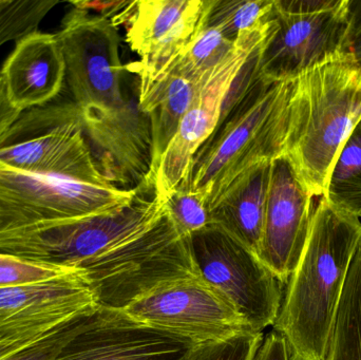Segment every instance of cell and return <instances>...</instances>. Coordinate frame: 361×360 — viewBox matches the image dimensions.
Here are the masks:
<instances>
[{
    "instance_id": "obj_12",
    "label": "cell",
    "mask_w": 361,
    "mask_h": 360,
    "mask_svg": "<svg viewBox=\"0 0 361 360\" xmlns=\"http://www.w3.org/2000/svg\"><path fill=\"white\" fill-rule=\"evenodd\" d=\"M205 0H139L111 18L124 25L139 61L125 66L139 80L140 99L171 71L197 33Z\"/></svg>"
},
{
    "instance_id": "obj_6",
    "label": "cell",
    "mask_w": 361,
    "mask_h": 360,
    "mask_svg": "<svg viewBox=\"0 0 361 360\" xmlns=\"http://www.w3.org/2000/svg\"><path fill=\"white\" fill-rule=\"evenodd\" d=\"M154 180L139 185L133 202L112 213L40 224L0 236V252L63 268H78L154 225L164 213Z\"/></svg>"
},
{
    "instance_id": "obj_25",
    "label": "cell",
    "mask_w": 361,
    "mask_h": 360,
    "mask_svg": "<svg viewBox=\"0 0 361 360\" xmlns=\"http://www.w3.org/2000/svg\"><path fill=\"white\" fill-rule=\"evenodd\" d=\"M76 271V268L40 263L0 252V289L54 280Z\"/></svg>"
},
{
    "instance_id": "obj_28",
    "label": "cell",
    "mask_w": 361,
    "mask_h": 360,
    "mask_svg": "<svg viewBox=\"0 0 361 360\" xmlns=\"http://www.w3.org/2000/svg\"><path fill=\"white\" fill-rule=\"evenodd\" d=\"M21 113L23 111L11 101L6 82L0 73V144Z\"/></svg>"
},
{
    "instance_id": "obj_22",
    "label": "cell",
    "mask_w": 361,
    "mask_h": 360,
    "mask_svg": "<svg viewBox=\"0 0 361 360\" xmlns=\"http://www.w3.org/2000/svg\"><path fill=\"white\" fill-rule=\"evenodd\" d=\"M76 315L49 331L0 329V360L54 359L71 334Z\"/></svg>"
},
{
    "instance_id": "obj_9",
    "label": "cell",
    "mask_w": 361,
    "mask_h": 360,
    "mask_svg": "<svg viewBox=\"0 0 361 360\" xmlns=\"http://www.w3.org/2000/svg\"><path fill=\"white\" fill-rule=\"evenodd\" d=\"M131 190L19 170L0 162V236L40 224L112 213L133 202Z\"/></svg>"
},
{
    "instance_id": "obj_14",
    "label": "cell",
    "mask_w": 361,
    "mask_h": 360,
    "mask_svg": "<svg viewBox=\"0 0 361 360\" xmlns=\"http://www.w3.org/2000/svg\"><path fill=\"white\" fill-rule=\"evenodd\" d=\"M124 311L140 323L197 346L255 333L233 306L200 277L161 287Z\"/></svg>"
},
{
    "instance_id": "obj_17",
    "label": "cell",
    "mask_w": 361,
    "mask_h": 360,
    "mask_svg": "<svg viewBox=\"0 0 361 360\" xmlns=\"http://www.w3.org/2000/svg\"><path fill=\"white\" fill-rule=\"evenodd\" d=\"M0 73L11 101L20 111L52 101L66 80L65 61L56 35L36 32L19 40Z\"/></svg>"
},
{
    "instance_id": "obj_5",
    "label": "cell",
    "mask_w": 361,
    "mask_h": 360,
    "mask_svg": "<svg viewBox=\"0 0 361 360\" xmlns=\"http://www.w3.org/2000/svg\"><path fill=\"white\" fill-rule=\"evenodd\" d=\"M76 268L95 304L118 310L161 287L199 278L187 238L166 211L145 232Z\"/></svg>"
},
{
    "instance_id": "obj_30",
    "label": "cell",
    "mask_w": 361,
    "mask_h": 360,
    "mask_svg": "<svg viewBox=\"0 0 361 360\" xmlns=\"http://www.w3.org/2000/svg\"><path fill=\"white\" fill-rule=\"evenodd\" d=\"M254 360H290L286 340L273 331L263 340Z\"/></svg>"
},
{
    "instance_id": "obj_4",
    "label": "cell",
    "mask_w": 361,
    "mask_h": 360,
    "mask_svg": "<svg viewBox=\"0 0 361 360\" xmlns=\"http://www.w3.org/2000/svg\"><path fill=\"white\" fill-rule=\"evenodd\" d=\"M361 120V68L353 55L295 80L286 156L322 197L337 154Z\"/></svg>"
},
{
    "instance_id": "obj_29",
    "label": "cell",
    "mask_w": 361,
    "mask_h": 360,
    "mask_svg": "<svg viewBox=\"0 0 361 360\" xmlns=\"http://www.w3.org/2000/svg\"><path fill=\"white\" fill-rule=\"evenodd\" d=\"M130 2L128 0H110V1L84 0V1H70V4L78 10L86 11V12L111 19L123 12L130 4Z\"/></svg>"
},
{
    "instance_id": "obj_2",
    "label": "cell",
    "mask_w": 361,
    "mask_h": 360,
    "mask_svg": "<svg viewBox=\"0 0 361 360\" xmlns=\"http://www.w3.org/2000/svg\"><path fill=\"white\" fill-rule=\"evenodd\" d=\"M55 35L91 147L118 145L149 132L150 118L140 107V92H125L122 39L111 19L73 8Z\"/></svg>"
},
{
    "instance_id": "obj_24",
    "label": "cell",
    "mask_w": 361,
    "mask_h": 360,
    "mask_svg": "<svg viewBox=\"0 0 361 360\" xmlns=\"http://www.w3.org/2000/svg\"><path fill=\"white\" fill-rule=\"evenodd\" d=\"M59 0H0V46L38 32L46 15Z\"/></svg>"
},
{
    "instance_id": "obj_1",
    "label": "cell",
    "mask_w": 361,
    "mask_h": 360,
    "mask_svg": "<svg viewBox=\"0 0 361 360\" xmlns=\"http://www.w3.org/2000/svg\"><path fill=\"white\" fill-rule=\"evenodd\" d=\"M361 245V221L332 206L316 205L311 232L286 283L274 331L286 340L290 360H324L352 261Z\"/></svg>"
},
{
    "instance_id": "obj_18",
    "label": "cell",
    "mask_w": 361,
    "mask_h": 360,
    "mask_svg": "<svg viewBox=\"0 0 361 360\" xmlns=\"http://www.w3.org/2000/svg\"><path fill=\"white\" fill-rule=\"evenodd\" d=\"M271 162H261L239 175L209 209L210 223L259 256Z\"/></svg>"
},
{
    "instance_id": "obj_15",
    "label": "cell",
    "mask_w": 361,
    "mask_h": 360,
    "mask_svg": "<svg viewBox=\"0 0 361 360\" xmlns=\"http://www.w3.org/2000/svg\"><path fill=\"white\" fill-rule=\"evenodd\" d=\"M315 209L314 194L290 158L271 161L259 258L283 285L300 261Z\"/></svg>"
},
{
    "instance_id": "obj_11",
    "label": "cell",
    "mask_w": 361,
    "mask_h": 360,
    "mask_svg": "<svg viewBox=\"0 0 361 360\" xmlns=\"http://www.w3.org/2000/svg\"><path fill=\"white\" fill-rule=\"evenodd\" d=\"M269 25L245 32L235 39L226 57L199 82L190 107L187 110L175 139L163 154L154 175V187L163 203L179 190L186 179L197 150L216 130L227 94L250 57L261 48L274 27Z\"/></svg>"
},
{
    "instance_id": "obj_27",
    "label": "cell",
    "mask_w": 361,
    "mask_h": 360,
    "mask_svg": "<svg viewBox=\"0 0 361 360\" xmlns=\"http://www.w3.org/2000/svg\"><path fill=\"white\" fill-rule=\"evenodd\" d=\"M263 333H246L216 344L197 347L188 360H254Z\"/></svg>"
},
{
    "instance_id": "obj_20",
    "label": "cell",
    "mask_w": 361,
    "mask_h": 360,
    "mask_svg": "<svg viewBox=\"0 0 361 360\" xmlns=\"http://www.w3.org/2000/svg\"><path fill=\"white\" fill-rule=\"evenodd\" d=\"M324 197L332 206L361 218V120L335 159Z\"/></svg>"
},
{
    "instance_id": "obj_16",
    "label": "cell",
    "mask_w": 361,
    "mask_h": 360,
    "mask_svg": "<svg viewBox=\"0 0 361 360\" xmlns=\"http://www.w3.org/2000/svg\"><path fill=\"white\" fill-rule=\"evenodd\" d=\"M95 304L78 268L54 280L0 289V329L49 331Z\"/></svg>"
},
{
    "instance_id": "obj_31",
    "label": "cell",
    "mask_w": 361,
    "mask_h": 360,
    "mask_svg": "<svg viewBox=\"0 0 361 360\" xmlns=\"http://www.w3.org/2000/svg\"><path fill=\"white\" fill-rule=\"evenodd\" d=\"M351 53L361 68V0H350Z\"/></svg>"
},
{
    "instance_id": "obj_3",
    "label": "cell",
    "mask_w": 361,
    "mask_h": 360,
    "mask_svg": "<svg viewBox=\"0 0 361 360\" xmlns=\"http://www.w3.org/2000/svg\"><path fill=\"white\" fill-rule=\"evenodd\" d=\"M295 80L259 76L197 150L179 190L200 194L208 211L241 173L286 154Z\"/></svg>"
},
{
    "instance_id": "obj_10",
    "label": "cell",
    "mask_w": 361,
    "mask_h": 360,
    "mask_svg": "<svg viewBox=\"0 0 361 360\" xmlns=\"http://www.w3.org/2000/svg\"><path fill=\"white\" fill-rule=\"evenodd\" d=\"M200 279L226 299L255 332L274 325L283 283L254 252L218 226L187 237Z\"/></svg>"
},
{
    "instance_id": "obj_13",
    "label": "cell",
    "mask_w": 361,
    "mask_h": 360,
    "mask_svg": "<svg viewBox=\"0 0 361 360\" xmlns=\"http://www.w3.org/2000/svg\"><path fill=\"white\" fill-rule=\"evenodd\" d=\"M197 345L140 323L124 310L91 306L53 360H188Z\"/></svg>"
},
{
    "instance_id": "obj_8",
    "label": "cell",
    "mask_w": 361,
    "mask_h": 360,
    "mask_svg": "<svg viewBox=\"0 0 361 360\" xmlns=\"http://www.w3.org/2000/svg\"><path fill=\"white\" fill-rule=\"evenodd\" d=\"M73 101L25 110L0 144V162L37 173L91 184L111 183L99 170Z\"/></svg>"
},
{
    "instance_id": "obj_23",
    "label": "cell",
    "mask_w": 361,
    "mask_h": 360,
    "mask_svg": "<svg viewBox=\"0 0 361 360\" xmlns=\"http://www.w3.org/2000/svg\"><path fill=\"white\" fill-rule=\"evenodd\" d=\"M235 42L225 37L220 30L207 27L201 21L192 40L189 42L186 50L176 61L171 71L197 84L228 55L235 46Z\"/></svg>"
},
{
    "instance_id": "obj_7",
    "label": "cell",
    "mask_w": 361,
    "mask_h": 360,
    "mask_svg": "<svg viewBox=\"0 0 361 360\" xmlns=\"http://www.w3.org/2000/svg\"><path fill=\"white\" fill-rule=\"evenodd\" d=\"M274 20L259 54L263 77L296 80L352 55L350 0H275Z\"/></svg>"
},
{
    "instance_id": "obj_19",
    "label": "cell",
    "mask_w": 361,
    "mask_h": 360,
    "mask_svg": "<svg viewBox=\"0 0 361 360\" xmlns=\"http://www.w3.org/2000/svg\"><path fill=\"white\" fill-rule=\"evenodd\" d=\"M197 86V82L171 71L140 99V107L149 116L152 124V168L148 175L154 179L163 154L175 139L192 103Z\"/></svg>"
},
{
    "instance_id": "obj_21",
    "label": "cell",
    "mask_w": 361,
    "mask_h": 360,
    "mask_svg": "<svg viewBox=\"0 0 361 360\" xmlns=\"http://www.w3.org/2000/svg\"><path fill=\"white\" fill-rule=\"evenodd\" d=\"M274 4L275 0H205L202 23L235 42L241 34L269 25Z\"/></svg>"
},
{
    "instance_id": "obj_26",
    "label": "cell",
    "mask_w": 361,
    "mask_h": 360,
    "mask_svg": "<svg viewBox=\"0 0 361 360\" xmlns=\"http://www.w3.org/2000/svg\"><path fill=\"white\" fill-rule=\"evenodd\" d=\"M165 211L180 236L190 235L209 225V211L200 194L178 190L164 202Z\"/></svg>"
}]
</instances>
